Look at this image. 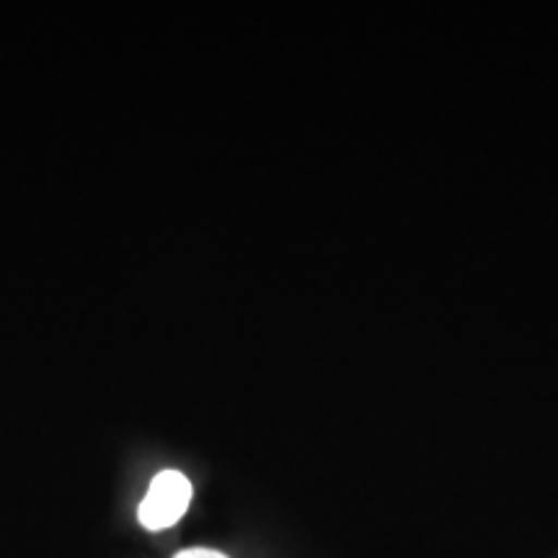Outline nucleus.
<instances>
[{
    "mask_svg": "<svg viewBox=\"0 0 558 558\" xmlns=\"http://www.w3.org/2000/svg\"><path fill=\"white\" fill-rule=\"evenodd\" d=\"M192 501V484L184 473L163 471L153 478L137 518L148 530H166L184 518Z\"/></svg>",
    "mask_w": 558,
    "mask_h": 558,
    "instance_id": "nucleus-1",
    "label": "nucleus"
},
{
    "mask_svg": "<svg viewBox=\"0 0 558 558\" xmlns=\"http://www.w3.org/2000/svg\"><path fill=\"white\" fill-rule=\"evenodd\" d=\"M177 558H228V556L213 548H190V550H181Z\"/></svg>",
    "mask_w": 558,
    "mask_h": 558,
    "instance_id": "nucleus-2",
    "label": "nucleus"
}]
</instances>
